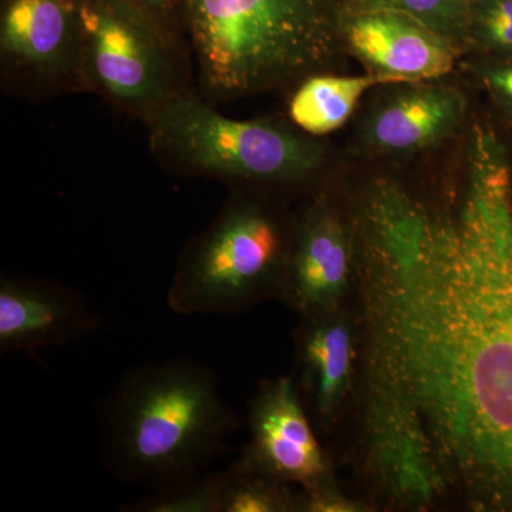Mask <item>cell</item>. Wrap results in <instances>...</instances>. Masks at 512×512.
Masks as SVG:
<instances>
[{
  "label": "cell",
  "mask_w": 512,
  "mask_h": 512,
  "mask_svg": "<svg viewBox=\"0 0 512 512\" xmlns=\"http://www.w3.org/2000/svg\"><path fill=\"white\" fill-rule=\"evenodd\" d=\"M373 436L512 507V181L477 130L457 211L383 181L360 215Z\"/></svg>",
  "instance_id": "6da1fadb"
},
{
  "label": "cell",
  "mask_w": 512,
  "mask_h": 512,
  "mask_svg": "<svg viewBox=\"0 0 512 512\" xmlns=\"http://www.w3.org/2000/svg\"><path fill=\"white\" fill-rule=\"evenodd\" d=\"M99 426L111 476L160 490L204 473L238 419L210 367L173 357L128 370L101 400Z\"/></svg>",
  "instance_id": "7a4b0ae2"
},
{
  "label": "cell",
  "mask_w": 512,
  "mask_h": 512,
  "mask_svg": "<svg viewBox=\"0 0 512 512\" xmlns=\"http://www.w3.org/2000/svg\"><path fill=\"white\" fill-rule=\"evenodd\" d=\"M205 89L239 99L302 82L342 55L343 0H180Z\"/></svg>",
  "instance_id": "3957f363"
},
{
  "label": "cell",
  "mask_w": 512,
  "mask_h": 512,
  "mask_svg": "<svg viewBox=\"0 0 512 512\" xmlns=\"http://www.w3.org/2000/svg\"><path fill=\"white\" fill-rule=\"evenodd\" d=\"M154 150L191 174L244 183H295L325 164V147L271 120L222 116L175 93L150 117Z\"/></svg>",
  "instance_id": "277c9868"
},
{
  "label": "cell",
  "mask_w": 512,
  "mask_h": 512,
  "mask_svg": "<svg viewBox=\"0 0 512 512\" xmlns=\"http://www.w3.org/2000/svg\"><path fill=\"white\" fill-rule=\"evenodd\" d=\"M289 244L274 212L235 195L178 258L168 308L178 315H228L282 293Z\"/></svg>",
  "instance_id": "5b68a950"
},
{
  "label": "cell",
  "mask_w": 512,
  "mask_h": 512,
  "mask_svg": "<svg viewBox=\"0 0 512 512\" xmlns=\"http://www.w3.org/2000/svg\"><path fill=\"white\" fill-rule=\"evenodd\" d=\"M80 72L121 109L150 117L175 93V45L127 0H79Z\"/></svg>",
  "instance_id": "8992f818"
},
{
  "label": "cell",
  "mask_w": 512,
  "mask_h": 512,
  "mask_svg": "<svg viewBox=\"0 0 512 512\" xmlns=\"http://www.w3.org/2000/svg\"><path fill=\"white\" fill-rule=\"evenodd\" d=\"M343 49L367 73L394 84L441 80L453 72L463 52L429 26L390 10H343Z\"/></svg>",
  "instance_id": "52a82bcc"
},
{
  "label": "cell",
  "mask_w": 512,
  "mask_h": 512,
  "mask_svg": "<svg viewBox=\"0 0 512 512\" xmlns=\"http://www.w3.org/2000/svg\"><path fill=\"white\" fill-rule=\"evenodd\" d=\"M249 429L252 440L241 461L252 470L303 487L326 480L325 454L291 379L261 384L251 403Z\"/></svg>",
  "instance_id": "ba28073f"
},
{
  "label": "cell",
  "mask_w": 512,
  "mask_h": 512,
  "mask_svg": "<svg viewBox=\"0 0 512 512\" xmlns=\"http://www.w3.org/2000/svg\"><path fill=\"white\" fill-rule=\"evenodd\" d=\"M101 320L82 293L50 279L0 278V355L62 348L100 329Z\"/></svg>",
  "instance_id": "9c48e42d"
},
{
  "label": "cell",
  "mask_w": 512,
  "mask_h": 512,
  "mask_svg": "<svg viewBox=\"0 0 512 512\" xmlns=\"http://www.w3.org/2000/svg\"><path fill=\"white\" fill-rule=\"evenodd\" d=\"M352 259L348 224L328 200L319 198L293 231L282 293L302 315L335 311L348 286Z\"/></svg>",
  "instance_id": "30bf717a"
},
{
  "label": "cell",
  "mask_w": 512,
  "mask_h": 512,
  "mask_svg": "<svg viewBox=\"0 0 512 512\" xmlns=\"http://www.w3.org/2000/svg\"><path fill=\"white\" fill-rule=\"evenodd\" d=\"M467 99L456 86L404 83L365 117L359 143L373 156H409L437 146L466 120Z\"/></svg>",
  "instance_id": "8fae6325"
},
{
  "label": "cell",
  "mask_w": 512,
  "mask_h": 512,
  "mask_svg": "<svg viewBox=\"0 0 512 512\" xmlns=\"http://www.w3.org/2000/svg\"><path fill=\"white\" fill-rule=\"evenodd\" d=\"M3 59L40 77L80 70L79 0H3Z\"/></svg>",
  "instance_id": "7c38bea8"
},
{
  "label": "cell",
  "mask_w": 512,
  "mask_h": 512,
  "mask_svg": "<svg viewBox=\"0 0 512 512\" xmlns=\"http://www.w3.org/2000/svg\"><path fill=\"white\" fill-rule=\"evenodd\" d=\"M333 312V311H332ZM332 312L306 313L299 335V355L315 412L329 419L345 396L352 369L348 326Z\"/></svg>",
  "instance_id": "4fadbf2b"
},
{
  "label": "cell",
  "mask_w": 512,
  "mask_h": 512,
  "mask_svg": "<svg viewBox=\"0 0 512 512\" xmlns=\"http://www.w3.org/2000/svg\"><path fill=\"white\" fill-rule=\"evenodd\" d=\"M394 84L379 74L335 76L316 73L302 80L289 103V116L303 133L322 137L342 127L355 113L367 90Z\"/></svg>",
  "instance_id": "5bb4252c"
},
{
  "label": "cell",
  "mask_w": 512,
  "mask_h": 512,
  "mask_svg": "<svg viewBox=\"0 0 512 512\" xmlns=\"http://www.w3.org/2000/svg\"><path fill=\"white\" fill-rule=\"evenodd\" d=\"M471 0H343L345 10H390L419 20L466 53Z\"/></svg>",
  "instance_id": "9a60e30c"
},
{
  "label": "cell",
  "mask_w": 512,
  "mask_h": 512,
  "mask_svg": "<svg viewBox=\"0 0 512 512\" xmlns=\"http://www.w3.org/2000/svg\"><path fill=\"white\" fill-rule=\"evenodd\" d=\"M225 471L202 473L154 490L136 503L123 505L128 512H221Z\"/></svg>",
  "instance_id": "2e32d148"
},
{
  "label": "cell",
  "mask_w": 512,
  "mask_h": 512,
  "mask_svg": "<svg viewBox=\"0 0 512 512\" xmlns=\"http://www.w3.org/2000/svg\"><path fill=\"white\" fill-rule=\"evenodd\" d=\"M281 481L252 470L241 460L225 470L221 512L288 511L296 507Z\"/></svg>",
  "instance_id": "e0dca14e"
},
{
  "label": "cell",
  "mask_w": 512,
  "mask_h": 512,
  "mask_svg": "<svg viewBox=\"0 0 512 512\" xmlns=\"http://www.w3.org/2000/svg\"><path fill=\"white\" fill-rule=\"evenodd\" d=\"M467 50L512 52V0H471Z\"/></svg>",
  "instance_id": "ac0fdd59"
},
{
  "label": "cell",
  "mask_w": 512,
  "mask_h": 512,
  "mask_svg": "<svg viewBox=\"0 0 512 512\" xmlns=\"http://www.w3.org/2000/svg\"><path fill=\"white\" fill-rule=\"evenodd\" d=\"M163 30L165 36L177 45L178 35L184 30L180 0H127Z\"/></svg>",
  "instance_id": "d6986e66"
},
{
  "label": "cell",
  "mask_w": 512,
  "mask_h": 512,
  "mask_svg": "<svg viewBox=\"0 0 512 512\" xmlns=\"http://www.w3.org/2000/svg\"><path fill=\"white\" fill-rule=\"evenodd\" d=\"M477 73L488 93L512 114V59L485 63L478 67Z\"/></svg>",
  "instance_id": "ffe728a7"
}]
</instances>
